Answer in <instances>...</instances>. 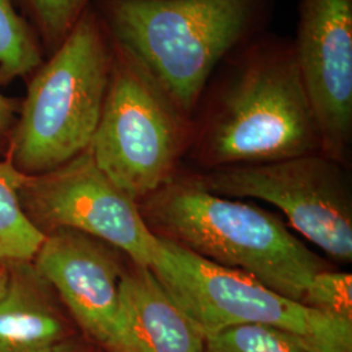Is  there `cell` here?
I'll return each mask as SVG.
<instances>
[{"mask_svg":"<svg viewBox=\"0 0 352 352\" xmlns=\"http://www.w3.org/2000/svg\"><path fill=\"white\" fill-rule=\"evenodd\" d=\"M204 94L209 110L196 145L212 168L321 153L292 39L264 33L252 38L217 68Z\"/></svg>","mask_w":352,"mask_h":352,"instance_id":"6da1fadb","label":"cell"},{"mask_svg":"<svg viewBox=\"0 0 352 352\" xmlns=\"http://www.w3.org/2000/svg\"><path fill=\"white\" fill-rule=\"evenodd\" d=\"M274 0H97L111 37L192 116L217 68L263 33Z\"/></svg>","mask_w":352,"mask_h":352,"instance_id":"7a4b0ae2","label":"cell"},{"mask_svg":"<svg viewBox=\"0 0 352 352\" xmlns=\"http://www.w3.org/2000/svg\"><path fill=\"white\" fill-rule=\"evenodd\" d=\"M141 213L164 239L296 302L311 279L329 269L276 215L209 192L195 177L171 179L146 197Z\"/></svg>","mask_w":352,"mask_h":352,"instance_id":"3957f363","label":"cell"},{"mask_svg":"<svg viewBox=\"0 0 352 352\" xmlns=\"http://www.w3.org/2000/svg\"><path fill=\"white\" fill-rule=\"evenodd\" d=\"M111 34L91 6L63 43L26 80L6 158L38 176L87 151L101 118L113 67Z\"/></svg>","mask_w":352,"mask_h":352,"instance_id":"277c9868","label":"cell"},{"mask_svg":"<svg viewBox=\"0 0 352 352\" xmlns=\"http://www.w3.org/2000/svg\"><path fill=\"white\" fill-rule=\"evenodd\" d=\"M113 43L110 82L89 151L102 173L138 202L173 179L190 138V116L133 52L113 38Z\"/></svg>","mask_w":352,"mask_h":352,"instance_id":"5b68a950","label":"cell"},{"mask_svg":"<svg viewBox=\"0 0 352 352\" xmlns=\"http://www.w3.org/2000/svg\"><path fill=\"white\" fill-rule=\"evenodd\" d=\"M151 269L204 337L223 327L253 324L289 334L308 352H352V321L286 298L256 278L213 264L171 240L160 236Z\"/></svg>","mask_w":352,"mask_h":352,"instance_id":"8992f818","label":"cell"},{"mask_svg":"<svg viewBox=\"0 0 352 352\" xmlns=\"http://www.w3.org/2000/svg\"><path fill=\"white\" fill-rule=\"evenodd\" d=\"M195 180L218 196L277 206L304 238L336 261L351 263V189L343 164L322 153L212 168Z\"/></svg>","mask_w":352,"mask_h":352,"instance_id":"52a82bcc","label":"cell"},{"mask_svg":"<svg viewBox=\"0 0 352 352\" xmlns=\"http://www.w3.org/2000/svg\"><path fill=\"white\" fill-rule=\"evenodd\" d=\"M21 201L45 234L75 230L124 252L135 266L151 267L160 236L129 197L84 151L68 164L38 176H26Z\"/></svg>","mask_w":352,"mask_h":352,"instance_id":"ba28073f","label":"cell"},{"mask_svg":"<svg viewBox=\"0 0 352 352\" xmlns=\"http://www.w3.org/2000/svg\"><path fill=\"white\" fill-rule=\"evenodd\" d=\"M292 46L321 153L343 164L352 140V0H300Z\"/></svg>","mask_w":352,"mask_h":352,"instance_id":"9c48e42d","label":"cell"},{"mask_svg":"<svg viewBox=\"0 0 352 352\" xmlns=\"http://www.w3.org/2000/svg\"><path fill=\"white\" fill-rule=\"evenodd\" d=\"M33 265L91 340L113 352L122 270L107 244L68 228L46 232Z\"/></svg>","mask_w":352,"mask_h":352,"instance_id":"30bf717a","label":"cell"},{"mask_svg":"<svg viewBox=\"0 0 352 352\" xmlns=\"http://www.w3.org/2000/svg\"><path fill=\"white\" fill-rule=\"evenodd\" d=\"M205 337L151 267L135 266L120 282L113 352H204Z\"/></svg>","mask_w":352,"mask_h":352,"instance_id":"8fae6325","label":"cell"},{"mask_svg":"<svg viewBox=\"0 0 352 352\" xmlns=\"http://www.w3.org/2000/svg\"><path fill=\"white\" fill-rule=\"evenodd\" d=\"M54 294L33 261L8 265L0 298V352H51L63 343L65 324Z\"/></svg>","mask_w":352,"mask_h":352,"instance_id":"7c38bea8","label":"cell"},{"mask_svg":"<svg viewBox=\"0 0 352 352\" xmlns=\"http://www.w3.org/2000/svg\"><path fill=\"white\" fill-rule=\"evenodd\" d=\"M26 176L7 158L0 161V263H30L46 234L30 219L21 201Z\"/></svg>","mask_w":352,"mask_h":352,"instance_id":"4fadbf2b","label":"cell"},{"mask_svg":"<svg viewBox=\"0 0 352 352\" xmlns=\"http://www.w3.org/2000/svg\"><path fill=\"white\" fill-rule=\"evenodd\" d=\"M45 59L39 39L12 0H0V87L26 81Z\"/></svg>","mask_w":352,"mask_h":352,"instance_id":"5bb4252c","label":"cell"},{"mask_svg":"<svg viewBox=\"0 0 352 352\" xmlns=\"http://www.w3.org/2000/svg\"><path fill=\"white\" fill-rule=\"evenodd\" d=\"M36 33L45 56L56 50L97 0H12Z\"/></svg>","mask_w":352,"mask_h":352,"instance_id":"9a60e30c","label":"cell"},{"mask_svg":"<svg viewBox=\"0 0 352 352\" xmlns=\"http://www.w3.org/2000/svg\"><path fill=\"white\" fill-rule=\"evenodd\" d=\"M204 352H308L289 334L274 327L243 324L205 336Z\"/></svg>","mask_w":352,"mask_h":352,"instance_id":"2e32d148","label":"cell"},{"mask_svg":"<svg viewBox=\"0 0 352 352\" xmlns=\"http://www.w3.org/2000/svg\"><path fill=\"white\" fill-rule=\"evenodd\" d=\"M304 305L325 315L352 321V276L350 273H317L304 289Z\"/></svg>","mask_w":352,"mask_h":352,"instance_id":"e0dca14e","label":"cell"},{"mask_svg":"<svg viewBox=\"0 0 352 352\" xmlns=\"http://www.w3.org/2000/svg\"><path fill=\"white\" fill-rule=\"evenodd\" d=\"M20 102L0 93V151H7V145L16 124Z\"/></svg>","mask_w":352,"mask_h":352,"instance_id":"ac0fdd59","label":"cell"},{"mask_svg":"<svg viewBox=\"0 0 352 352\" xmlns=\"http://www.w3.org/2000/svg\"><path fill=\"white\" fill-rule=\"evenodd\" d=\"M8 282V265L0 263V298L3 296L4 291L7 289Z\"/></svg>","mask_w":352,"mask_h":352,"instance_id":"d6986e66","label":"cell"},{"mask_svg":"<svg viewBox=\"0 0 352 352\" xmlns=\"http://www.w3.org/2000/svg\"><path fill=\"white\" fill-rule=\"evenodd\" d=\"M51 352H82L78 347H76L74 344H69V343H60L59 346H56L54 350Z\"/></svg>","mask_w":352,"mask_h":352,"instance_id":"ffe728a7","label":"cell"}]
</instances>
